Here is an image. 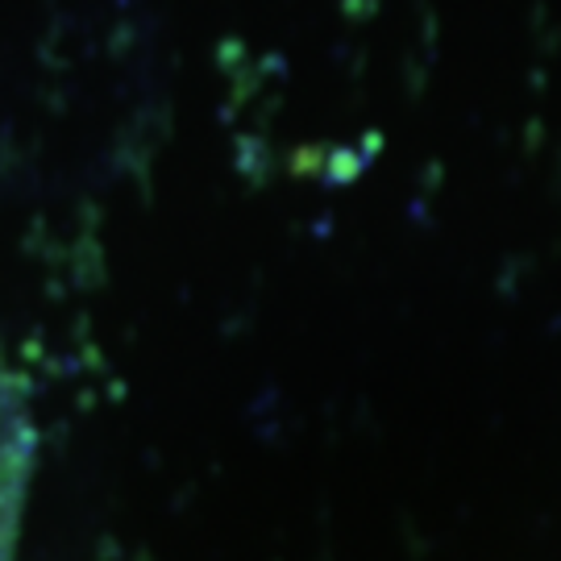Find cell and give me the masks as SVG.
Masks as SVG:
<instances>
[{
  "label": "cell",
  "instance_id": "cell-1",
  "mask_svg": "<svg viewBox=\"0 0 561 561\" xmlns=\"http://www.w3.org/2000/svg\"><path fill=\"white\" fill-rule=\"evenodd\" d=\"M34 449H38V433L30 416L25 379L0 354V561H13Z\"/></svg>",
  "mask_w": 561,
  "mask_h": 561
}]
</instances>
